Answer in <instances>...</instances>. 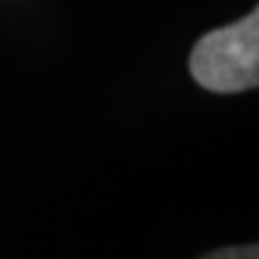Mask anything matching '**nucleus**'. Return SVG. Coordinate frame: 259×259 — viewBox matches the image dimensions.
Returning a JSON list of instances; mask_svg holds the SVG:
<instances>
[{
	"label": "nucleus",
	"mask_w": 259,
	"mask_h": 259,
	"mask_svg": "<svg viewBox=\"0 0 259 259\" xmlns=\"http://www.w3.org/2000/svg\"><path fill=\"white\" fill-rule=\"evenodd\" d=\"M190 75L207 93H245L259 83V12L196 40Z\"/></svg>",
	"instance_id": "obj_1"
},
{
	"label": "nucleus",
	"mask_w": 259,
	"mask_h": 259,
	"mask_svg": "<svg viewBox=\"0 0 259 259\" xmlns=\"http://www.w3.org/2000/svg\"><path fill=\"white\" fill-rule=\"evenodd\" d=\"M199 259H259V248L256 245H242V248H219Z\"/></svg>",
	"instance_id": "obj_2"
}]
</instances>
